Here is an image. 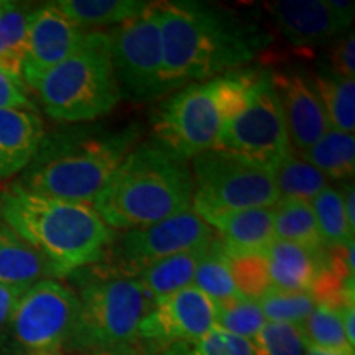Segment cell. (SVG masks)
I'll list each match as a JSON object with an SVG mask.
<instances>
[{
	"instance_id": "obj_1",
	"label": "cell",
	"mask_w": 355,
	"mask_h": 355,
	"mask_svg": "<svg viewBox=\"0 0 355 355\" xmlns=\"http://www.w3.org/2000/svg\"><path fill=\"white\" fill-rule=\"evenodd\" d=\"M157 8L166 96L189 84L242 69L270 42L259 26L224 7L175 0L157 3Z\"/></svg>"
},
{
	"instance_id": "obj_2",
	"label": "cell",
	"mask_w": 355,
	"mask_h": 355,
	"mask_svg": "<svg viewBox=\"0 0 355 355\" xmlns=\"http://www.w3.org/2000/svg\"><path fill=\"white\" fill-rule=\"evenodd\" d=\"M140 137L132 123L121 130L73 125L44 135L17 188L63 201L94 204Z\"/></svg>"
},
{
	"instance_id": "obj_3",
	"label": "cell",
	"mask_w": 355,
	"mask_h": 355,
	"mask_svg": "<svg viewBox=\"0 0 355 355\" xmlns=\"http://www.w3.org/2000/svg\"><path fill=\"white\" fill-rule=\"evenodd\" d=\"M0 219L37 248L63 278L109 255L117 232L92 204L10 188L0 193Z\"/></svg>"
},
{
	"instance_id": "obj_4",
	"label": "cell",
	"mask_w": 355,
	"mask_h": 355,
	"mask_svg": "<svg viewBox=\"0 0 355 355\" xmlns=\"http://www.w3.org/2000/svg\"><path fill=\"white\" fill-rule=\"evenodd\" d=\"M194 181L188 162L153 141L137 144L94 201L114 230H132L191 209Z\"/></svg>"
},
{
	"instance_id": "obj_5",
	"label": "cell",
	"mask_w": 355,
	"mask_h": 355,
	"mask_svg": "<svg viewBox=\"0 0 355 355\" xmlns=\"http://www.w3.org/2000/svg\"><path fill=\"white\" fill-rule=\"evenodd\" d=\"M44 112L61 123L104 117L122 99L110 58L109 33H86L81 46L48 71L35 87Z\"/></svg>"
},
{
	"instance_id": "obj_6",
	"label": "cell",
	"mask_w": 355,
	"mask_h": 355,
	"mask_svg": "<svg viewBox=\"0 0 355 355\" xmlns=\"http://www.w3.org/2000/svg\"><path fill=\"white\" fill-rule=\"evenodd\" d=\"M79 311L68 352H92L137 344L139 327L155 300L135 277L112 266L79 282Z\"/></svg>"
},
{
	"instance_id": "obj_7",
	"label": "cell",
	"mask_w": 355,
	"mask_h": 355,
	"mask_svg": "<svg viewBox=\"0 0 355 355\" xmlns=\"http://www.w3.org/2000/svg\"><path fill=\"white\" fill-rule=\"evenodd\" d=\"M225 122L216 79L189 84L155 109L153 144L173 157L189 162L214 148Z\"/></svg>"
},
{
	"instance_id": "obj_8",
	"label": "cell",
	"mask_w": 355,
	"mask_h": 355,
	"mask_svg": "<svg viewBox=\"0 0 355 355\" xmlns=\"http://www.w3.org/2000/svg\"><path fill=\"white\" fill-rule=\"evenodd\" d=\"M212 150L268 171L293 153L272 71H261L245 107L225 123Z\"/></svg>"
},
{
	"instance_id": "obj_9",
	"label": "cell",
	"mask_w": 355,
	"mask_h": 355,
	"mask_svg": "<svg viewBox=\"0 0 355 355\" xmlns=\"http://www.w3.org/2000/svg\"><path fill=\"white\" fill-rule=\"evenodd\" d=\"M191 211L202 220L230 211L277 206L279 198L268 170L214 150L193 158Z\"/></svg>"
},
{
	"instance_id": "obj_10",
	"label": "cell",
	"mask_w": 355,
	"mask_h": 355,
	"mask_svg": "<svg viewBox=\"0 0 355 355\" xmlns=\"http://www.w3.org/2000/svg\"><path fill=\"white\" fill-rule=\"evenodd\" d=\"M78 295L58 279H44L20 296L8 339L21 355H63L76 324Z\"/></svg>"
},
{
	"instance_id": "obj_11",
	"label": "cell",
	"mask_w": 355,
	"mask_h": 355,
	"mask_svg": "<svg viewBox=\"0 0 355 355\" xmlns=\"http://www.w3.org/2000/svg\"><path fill=\"white\" fill-rule=\"evenodd\" d=\"M110 58L122 97L152 101L166 96L163 83V42L157 3L144 15L109 33Z\"/></svg>"
},
{
	"instance_id": "obj_12",
	"label": "cell",
	"mask_w": 355,
	"mask_h": 355,
	"mask_svg": "<svg viewBox=\"0 0 355 355\" xmlns=\"http://www.w3.org/2000/svg\"><path fill=\"white\" fill-rule=\"evenodd\" d=\"M214 235V229L191 209L145 227L125 230L117 235L109 252L115 260L112 268L137 277L166 257L206 245Z\"/></svg>"
},
{
	"instance_id": "obj_13",
	"label": "cell",
	"mask_w": 355,
	"mask_h": 355,
	"mask_svg": "<svg viewBox=\"0 0 355 355\" xmlns=\"http://www.w3.org/2000/svg\"><path fill=\"white\" fill-rule=\"evenodd\" d=\"M214 327V301L191 285L155 301L140 324L137 343H141L144 352H152L201 339Z\"/></svg>"
},
{
	"instance_id": "obj_14",
	"label": "cell",
	"mask_w": 355,
	"mask_h": 355,
	"mask_svg": "<svg viewBox=\"0 0 355 355\" xmlns=\"http://www.w3.org/2000/svg\"><path fill=\"white\" fill-rule=\"evenodd\" d=\"M84 38L86 33L81 26L69 20L55 3L33 8L21 73L25 86L35 91L40 79L73 55Z\"/></svg>"
},
{
	"instance_id": "obj_15",
	"label": "cell",
	"mask_w": 355,
	"mask_h": 355,
	"mask_svg": "<svg viewBox=\"0 0 355 355\" xmlns=\"http://www.w3.org/2000/svg\"><path fill=\"white\" fill-rule=\"evenodd\" d=\"M291 148L303 153L329 130V121L309 74L298 71L272 73Z\"/></svg>"
},
{
	"instance_id": "obj_16",
	"label": "cell",
	"mask_w": 355,
	"mask_h": 355,
	"mask_svg": "<svg viewBox=\"0 0 355 355\" xmlns=\"http://www.w3.org/2000/svg\"><path fill=\"white\" fill-rule=\"evenodd\" d=\"M279 32L298 48H314L345 32L324 0H279L270 3Z\"/></svg>"
},
{
	"instance_id": "obj_17",
	"label": "cell",
	"mask_w": 355,
	"mask_h": 355,
	"mask_svg": "<svg viewBox=\"0 0 355 355\" xmlns=\"http://www.w3.org/2000/svg\"><path fill=\"white\" fill-rule=\"evenodd\" d=\"M44 137L42 117L32 110H0V181L24 173Z\"/></svg>"
},
{
	"instance_id": "obj_18",
	"label": "cell",
	"mask_w": 355,
	"mask_h": 355,
	"mask_svg": "<svg viewBox=\"0 0 355 355\" xmlns=\"http://www.w3.org/2000/svg\"><path fill=\"white\" fill-rule=\"evenodd\" d=\"M61 278L56 268L0 219V283L28 290L44 279Z\"/></svg>"
},
{
	"instance_id": "obj_19",
	"label": "cell",
	"mask_w": 355,
	"mask_h": 355,
	"mask_svg": "<svg viewBox=\"0 0 355 355\" xmlns=\"http://www.w3.org/2000/svg\"><path fill=\"white\" fill-rule=\"evenodd\" d=\"M204 222L229 252H263L275 241V206L224 212Z\"/></svg>"
},
{
	"instance_id": "obj_20",
	"label": "cell",
	"mask_w": 355,
	"mask_h": 355,
	"mask_svg": "<svg viewBox=\"0 0 355 355\" xmlns=\"http://www.w3.org/2000/svg\"><path fill=\"white\" fill-rule=\"evenodd\" d=\"M272 286L285 291H311L327 250L316 254L296 243L275 239L261 252Z\"/></svg>"
},
{
	"instance_id": "obj_21",
	"label": "cell",
	"mask_w": 355,
	"mask_h": 355,
	"mask_svg": "<svg viewBox=\"0 0 355 355\" xmlns=\"http://www.w3.org/2000/svg\"><path fill=\"white\" fill-rule=\"evenodd\" d=\"M206 245L166 257L157 263L146 266L135 278L139 279L140 285L155 301L178 290H183L186 286H191L199 259H201Z\"/></svg>"
},
{
	"instance_id": "obj_22",
	"label": "cell",
	"mask_w": 355,
	"mask_h": 355,
	"mask_svg": "<svg viewBox=\"0 0 355 355\" xmlns=\"http://www.w3.org/2000/svg\"><path fill=\"white\" fill-rule=\"evenodd\" d=\"M55 6L81 28L122 25L144 15L152 2L141 0H60Z\"/></svg>"
},
{
	"instance_id": "obj_23",
	"label": "cell",
	"mask_w": 355,
	"mask_h": 355,
	"mask_svg": "<svg viewBox=\"0 0 355 355\" xmlns=\"http://www.w3.org/2000/svg\"><path fill=\"white\" fill-rule=\"evenodd\" d=\"M326 178L337 181H352L355 171L354 133L329 128L313 146L298 153Z\"/></svg>"
},
{
	"instance_id": "obj_24",
	"label": "cell",
	"mask_w": 355,
	"mask_h": 355,
	"mask_svg": "<svg viewBox=\"0 0 355 355\" xmlns=\"http://www.w3.org/2000/svg\"><path fill=\"white\" fill-rule=\"evenodd\" d=\"M324 112L327 115L329 127L344 133L355 130V81L339 76L331 68L311 78Z\"/></svg>"
},
{
	"instance_id": "obj_25",
	"label": "cell",
	"mask_w": 355,
	"mask_h": 355,
	"mask_svg": "<svg viewBox=\"0 0 355 355\" xmlns=\"http://www.w3.org/2000/svg\"><path fill=\"white\" fill-rule=\"evenodd\" d=\"M275 239L296 243L311 252L327 250L319 234L311 204L301 199H279L275 206Z\"/></svg>"
},
{
	"instance_id": "obj_26",
	"label": "cell",
	"mask_w": 355,
	"mask_h": 355,
	"mask_svg": "<svg viewBox=\"0 0 355 355\" xmlns=\"http://www.w3.org/2000/svg\"><path fill=\"white\" fill-rule=\"evenodd\" d=\"M32 13V6L20 2H7V7L0 13V69L19 79L24 73Z\"/></svg>"
},
{
	"instance_id": "obj_27",
	"label": "cell",
	"mask_w": 355,
	"mask_h": 355,
	"mask_svg": "<svg viewBox=\"0 0 355 355\" xmlns=\"http://www.w3.org/2000/svg\"><path fill=\"white\" fill-rule=\"evenodd\" d=\"M193 286L209 296L214 303L242 298L230 275L227 248L224 247L217 234L204 247L196 273H194Z\"/></svg>"
},
{
	"instance_id": "obj_28",
	"label": "cell",
	"mask_w": 355,
	"mask_h": 355,
	"mask_svg": "<svg viewBox=\"0 0 355 355\" xmlns=\"http://www.w3.org/2000/svg\"><path fill=\"white\" fill-rule=\"evenodd\" d=\"M270 175L282 199H301L309 202L327 188V178L295 153L277 163L270 170Z\"/></svg>"
},
{
	"instance_id": "obj_29",
	"label": "cell",
	"mask_w": 355,
	"mask_h": 355,
	"mask_svg": "<svg viewBox=\"0 0 355 355\" xmlns=\"http://www.w3.org/2000/svg\"><path fill=\"white\" fill-rule=\"evenodd\" d=\"M316 224L326 248H343L354 242L355 230L345 217L340 191L327 186L309 201Z\"/></svg>"
},
{
	"instance_id": "obj_30",
	"label": "cell",
	"mask_w": 355,
	"mask_h": 355,
	"mask_svg": "<svg viewBox=\"0 0 355 355\" xmlns=\"http://www.w3.org/2000/svg\"><path fill=\"white\" fill-rule=\"evenodd\" d=\"M300 327L308 347L355 354L354 347H350L345 339L339 309L329 308L326 304H316L313 313Z\"/></svg>"
},
{
	"instance_id": "obj_31",
	"label": "cell",
	"mask_w": 355,
	"mask_h": 355,
	"mask_svg": "<svg viewBox=\"0 0 355 355\" xmlns=\"http://www.w3.org/2000/svg\"><path fill=\"white\" fill-rule=\"evenodd\" d=\"M229 270L242 298L259 301L272 288L268 265L261 252H229Z\"/></svg>"
},
{
	"instance_id": "obj_32",
	"label": "cell",
	"mask_w": 355,
	"mask_h": 355,
	"mask_svg": "<svg viewBox=\"0 0 355 355\" xmlns=\"http://www.w3.org/2000/svg\"><path fill=\"white\" fill-rule=\"evenodd\" d=\"M266 321L301 326L313 309L316 300L309 291H285L272 286L257 301Z\"/></svg>"
},
{
	"instance_id": "obj_33",
	"label": "cell",
	"mask_w": 355,
	"mask_h": 355,
	"mask_svg": "<svg viewBox=\"0 0 355 355\" xmlns=\"http://www.w3.org/2000/svg\"><path fill=\"white\" fill-rule=\"evenodd\" d=\"M145 355H254L250 340L214 327L201 339L176 343Z\"/></svg>"
},
{
	"instance_id": "obj_34",
	"label": "cell",
	"mask_w": 355,
	"mask_h": 355,
	"mask_svg": "<svg viewBox=\"0 0 355 355\" xmlns=\"http://www.w3.org/2000/svg\"><path fill=\"white\" fill-rule=\"evenodd\" d=\"M216 304V327L242 339L252 340L265 326L266 319L257 301L235 298Z\"/></svg>"
},
{
	"instance_id": "obj_35",
	"label": "cell",
	"mask_w": 355,
	"mask_h": 355,
	"mask_svg": "<svg viewBox=\"0 0 355 355\" xmlns=\"http://www.w3.org/2000/svg\"><path fill=\"white\" fill-rule=\"evenodd\" d=\"M254 355H304L308 350L300 326L266 321L250 340Z\"/></svg>"
},
{
	"instance_id": "obj_36",
	"label": "cell",
	"mask_w": 355,
	"mask_h": 355,
	"mask_svg": "<svg viewBox=\"0 0 355 355\" xmlns=\"http://www.w3.org/2000/svg\"><path fill=\"white\" fill-rule=\"evenodd\" d=\"M0 110H32L37 112L28 96V87L19 78L0 69Z\"/></svg>"
},
{
	"instance_id": "obj_37",
	"label": "cell",
	"mask_w": 355,
	"mask_h": 355,
	"mask_svg": "<svg viewBox=\"0 0 355 355\" xmlns=\"http://www.w3.org/2000/svg\"><path fill=\"white\" fill-rule=\"evenodd\" d=\"M355 35L350 32L332 48L329 55V68L339 76L354 79L355 78Z\"/></svg>"
},
{
	"instance_id": "obj_38",
	"label": "cell",
	"mask_w": 355,
	"mask_h": 355,
	"mask_svg": "<svg viewBox=\"0 0 355 355\" xmlns=\"http://www.w3.org/2000/svg\"><path fill=\"white\" fill-rule=\"evenodd\" d=\"M26 290H20V288L7 286L0 283V349L7 344L13 313H15L20 296Z\"/></svg>"
},
{
	"instance_id": "obj_39",
	"label": "cell",
	"mask_w": 355,
	"mask_h": 355,
	"mask_svg": "<svg viewBox=\"0 0 355 355\" xmlns=\"http://www.w3.org/2000/svg\"><path fill=\"white\" fill-rule=\"evenodd\" d=\"M324 2H326V6L329 7V10L334 13L336 19L349 30V26L352 25L354 15H355L354 2H344V0H324Z\"/></svg>"
},
{
	"instance_id": "obj_40",
	"label": "cell",
	"mask_w": 355,
	"mask_h": 355,
	"mask_svg": "<svg viewBox=\"0 0 355 355\" xmlns=\"http://www.w3.org/2000/svg\"><path fill=\"white\" fill-rule=\"evenodd\" d=\"M340 319H343L344 334L350 347H355V303L345 304L340 309Z\"/></svg>"
},
{
	"instance_id": "obj_41",
	"label": "cell",
	"mask_w": 355,
	"mask_h": 355,
	"mask_svg": "<svg viewBox=\"0 0 355 355\" xmlns=\"http://www.w3.org/2000/svg\"><path fill=\"white\" fill-rule=\"evenodd\" d=\"M340 196H343L345 217H347L350 229H355V189H354V181H350V183L344 184L343 191H340Z\"/></svg>"
},
{
	"instance_id": "obj_42",
	"label": "cell",
	"mask_w": 355,
	"mask_h": 355,
	"mask_svg": "<svg viewBox=\"0 0 355 355\" xmlns=\"http://www.w3.org/2000/svg\"><path fill=\"white\" fill-rule=\"evenodd\" d=\"M79 355H145L144 350L133 345H122V347L104 349V350H92V352H83Z\"/></svg>"
},
{
	"instance_id": "obj_43",
	"label": "cell",
	"mask_w": 355,
	"mask_h": 355,
	"mask_svg": "<svg viewBox=\"0 0 355 355\" xmlns=\"http://www.w3.org/2000/svg\"><path fill=\"white\" fill-rule=\"evenodd\" d=\"M304 355H355V354H349V352H332V350H321V349H314V347H308Z\"/></svg>"
},
{
	"instance_id": "obj_44",
	"label": "cell",
	"mask_w": 355,
	"mask_h": 355,
	"mask_svg": "<svg viewBox=\"0 0 355 355\" xmlns=\"http://www.w3.org/2000/svg\"><path fill=\"white\" fill-rule=\"evenodd\" d=\"M7 7V0H0V13L3 12V8Z\"/></svg>"
}]
</instances>
